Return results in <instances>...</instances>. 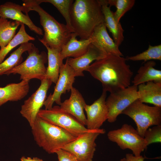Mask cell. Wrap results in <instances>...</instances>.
Segmentation results:
<instances>
[{"label": "cell", "instance_id": "1", "mask_svg": "<svg viewBox=\"0 0 161 161\" xmlns=\"http://www.w3.org/2000/svg\"><path fill=\"white\" fill-rule=\"evenodd\" d=\"M126 61L122 56L108 54L90 64L86 71L101 83L103 91L112 93L130 86L133 72Z\"/></svg>", "mask_w": 161, "mask_h": 161}, {"label": "cell", "instance_id": "2", "mask_svg": "<svg viewBox=\"0 0 161 161\" xmlns=\"http://www.w3.org/2000/svg\"><path fill=\"white\" fill-rule=\"evenodd\" d=\"M71 25L80 39L89 38L95 28L104 23L99 0H76L70 11Z\"/></svg>", "mask_w": 161, "mask_h": 161}, {"label": "cell", "instance_id": "3", "mask_svg": "<svg viewBox=\"0 0 161 161\" xmlns=\"http://www.w3.org/2000/svg\"><path fill=\"white\" fill-rule=\"evenodd\" d=\"M23 12L26 14L30 11L37 12L40 17V23L44 32L43 38L39 40L43 45L61 50L71 38V32L66 25L60 23L44 10L34 0H23Z\"/></svg>", "mask_w": 161, "mask_h": 161}, {"label": "cell", "instance_id": "4", "mask_svg": "<svg viewBox=\"0 0 161 161\" xmlns=\"http://www.w3.org/2000/svg\"><path fill=\"white\" fill-rule=\"evenodd\" d=\"M31 128L37 144L50 154L55 153L78 137L38 116Z\"/></svg>", "mask_w": 161, "mask_h": 161}, {"label": "cell", "instance_id": "5", "mask_svg": "<svg viewBox=\"0 0 161 161\" xmlns=\"http://www.w3.org/2000/svg\"><path fill=\"white\" fill-rule=\"evenodd\" d=\"M27 52L28 55L25 60L5 74H19L21 80L29 82L36 79L41 81L44 78L46 71L45 64L47 61V54L44 51L40 53L34 45Z\"/></svg>", "mask_w": 161, "mask_h": 161}, {"label": "cell", "instance_id": "6", "mask_svg": "<svg viewBox=\"0 0 161 161\" xmlns=\"http://www.w3.org/2000/svg\"><path fill=\"white\" fill-rule=\"evenodd\" d=\"M122 114L128 116L134 121L137 131L143 138L145 131L150 127L161 125V107L149 106L138 99L131 103Z\"/></svg>", "mask_w": 161, "mask_h": 161}, {"label": "cell", "instance_id": "7", "mask_svg": "<svg viewBox=\"0 0 161 161\" xmlns=\"http://www.w3.org/2000/svg\"><path fill=\"white\" fill-rule=\"evenodd\" d=\"M107 135L109 140L116 143L121 149H130L135 156L141 155L148 146L144 138L127 124H123L120 129L109 131Z\"/></svg>", "mask_w": 161, "mask_h": 161}, {"label": "cell", "instance_id": "8", "mask_svg": "<svg viewBox=\"0 0 161 161\" xmlns=\"http://www.w3.org/2000/svg\"><path fill=\"white\" fill-rule=\"evenodd\" d=\"M103 129L91 130L64 146L62 149L73 155L78 161H92L96 150L95 140L105 134Z\"/></svg>", "mask_w": 161, "mask_h": 161}, {"label": "cell", "instance_id": "9", "mask_svg": "<svg viewBox=\"0 0 161 161\" xmlns=\"http://www.w3.org/2000/svg\"><path fill=\"white\" fill-rule=\"evenodd\" d=\"M37 116L77 137L91 130L87 129L73 116L63 111L59 106H52L49 109H41Z\"/></svg>", "mask_w": 161, "mask_h": 161}, {"label": "cell", "instance_id": "10", "mask_svg": "<svg viewBox=\"0 0 161 161\" xmlns=\"http://www.w3.org/2000/svg\"><path fill=\"white\" fill-rule=\"evenodd\" d=\"M138 99L137 86L133 85L110 93L106 101L108 111V121L115 122L118 116Z\"/></svg>", "mask_w": 161, "mask_h": 161}, {"label": "cell", "instance_id": "11", "mask_svg": "<svg viewBox=\"0 0 161 161\" xmlns=\"http://www.w3.org/2000/svg\"><path fill=\"white\" fill-rule=\"evenodd\" d=\"M52 83L44 78L40 86L21 106L20 113L26 119L30 126H33L37 115L47 98V91Z\"/></svg>", "mask_w": 161, "mask_h": 161}, {"label": "cell", "instance_id": "12", "mask_svg": "<svg viewBox=\"0 0 161 161\" xmlns=\"http://www.w3.org/2000/svg\"><path fill=\"white\" fill-rule=\"evenodd\" d=\"M75 77L73 70L66 60L65 63H63L61 66L58 78L53 93L49 95L44 103L45 109H51L55 102L60 105L62 103L61 95L71 91Z\"/></svg>", "mask_w": 161, "mask_h": 161}, {"label": "cell", "instance_id": "13", "mask_svg": "<svg viewBox=\"0 0 161 161\" xmlns=\"http://www.w3.org/2000/svg\"><path fill=\"white\" fill-rule=\"evenodd\" d=\"M106 92L103 91L100 97L90 105H85L87 128L89 130L100 129L108 119V111L106 104Z\"/></svg>", "mask_w": 161, "mask_h": 161}, {"label": "cell", "instance_id": "14", "mask_svg": "<svg viewBox=\"0 0 161 161\" xmlns=\"http://www.w3.org/2000/svg\"><path fill=\"white\" fill-rule=\"evenodd\" d=\"M108 55L91 43L83 54L76 58H68L66 60L73 70L75 77L83 76H84L83 71H86L92 61L103 59Z\"/></svg>", "mask_w": 161, "mask_h": 161}, {"label": "cell", "instance_id": "15", "mask_svg": "<svg viewBox=\"0 0 161 161\" xmlns=\"http://www.w3.org/2000/svg\"><path fill=\"white\" fill-rule=\"evenodd\" d=\"M1 17L10 19L27 26L30 29L39 35H43L42 29L36 26L30 19L28 14H24L21 9V6L10 1L0 5Z\"/></svg>", "mask_w": 161, "mask_h": 161}, {"label": "cell", "instance_id": "16", "mask_svg": "<svg viewBox=\"0 0 161 161\" xmlns=\"http://www.w3.org/2000/svg\"><path fill=\"white\" fill-rule=\"evenodd\" d=\"M70 91L69 98L61 103L60 108L63 111L71 115L82 124L86 126V118L84 112L86 104L85 100L76 88L73 87Z\"/></svg>", "mask_w": 161, "mask_h": 161}, {"label": "cell", "instance_id": "17", "mask_svg": "<svg viewBox=\"0 0 161 161\" xmlns=\"http://www.w3.org/2000/svg\"><path fill=\"white\" fill-rule=\"evenodd\" d=\"M90 38L92 44L107 54L123 56L119 47L109 35L104 23L100 24L95 28Z\"/></svg>", "mask_w": 161, "mask_h": 161}, {"label": "cell", "instance_id": "18", "mask_svg": "<svg viewBox=\"0 0 161 161\" xmlns=\"http://www.w3.org/2000/svg\"><path fill=\"white\" fill-rule=\"evenodd\" d=\"M29 83L21 80L18 83H10L0 87V106L8 101H17L25 97L29 92Z\"/></svg>", "mask_w": 161, "mask_h": 161}, {"label": "cell", "instance_id": "19", "mask_svg": "<svg viewBox=\"0 0 161 161\" xmlns=\"http://www.w3.org/2000/svg\"><path fill=\"white\" fill-rule=\"evenodd\" d=\"M138 99L143 103H149L161 107V82L148 81L137 86Z\"/></svg>", "mask_w": 161, "mask_h": 161}, {"label": "cell", "instance_id": "20", "mask_svg": "<svg viewBox=\"0 0 161 161\" xmlns=\"http://www.w3.org/2000/svg\"><path fill=\"white\" fill-rule=\"evenodd\" d=\"M101 5L105 25L112 34L113 40L119 47L124 40L123 30L120 22L116 21L114 16V12L109 6L107 0H99Z\"/></svg>", "mask_w": 161, "mask_h": 161}, {"label": "cell", "instance_id": "21", "mask_svg": "<svg viewBox=\"0 0 161 161\" xmlns=\"http://www.w3.org/2000/svg\"><path fill=\"white\" fill-rule=\"evenodd\" d=\"M73 32L71 38L62 47L61 56L62 60L68 58H76L85 53L92 43L91 38L78 40Z\"/></svg>", "mask_w": 161, "mask_h": 161}, {"label": "cell", "instance_id": "22", "mask_svg": "<svg viewBox=\"0 0 161 161\" xmlns=\"http://www.w3.org/2000/svg\"><path fill=\"white\" fill-rule=\"evenodd\" d=\"M44 45L47 51L48 61L44 78L56 84L58 78L60 68L63 64L61 56V50Z\"/></svg>", "mask_w": 161, "mask_h": 161}, {"label": "cell", "instance_id": "23", "mask_svg": "<svg viewBox=\"0 0 161 161\" xmlns=\"http://www.w3.org/2000/svg\"><path fill=\"white\" fill-rule=\"evenodd\" d=\"M156 65L155 62L152 60L145 62L138 70L132 81L133 85L138 86L150 81L161 82V70L154 68Z\"/></svg>", "mask_w": 161, "mask_h": 161}, {"label": "cell", "instance_id": "24", "mask_svg": "<svg viewBox=\"0 0 161 161\" xmlns=\"http://www.w3.org/2000/svg\"><path fill=\"white\" fill-rule=\"evenodd\" d=\"M33 45L29 42L20 44L18 48L12 52L7 58L0 63V75L5 74L6 72L21 64L23 59V54L29 50Z\"/></svg>", "mask_w": 161, "mask_h": 161}, {"label": "cell", "instance_id": "25", "mask_svg": "<svg viewBox=\"0 0 161 161\" xmlns=\"http://www.w3.org/2000/svg\"><path fill=\"white\" fill-rule=\"evenodd\" d=\"M21 24L17 21H9L0 17V49L5 47L14 37Z\"/></svg>", "mask_w": 161, "mask_h": 161}, {"label": "cell", "instance_id": "26", "mask_svg": "<svg viewBox=\"0 0 161 161\" xmlns=\"http://www.w3.org/2000/svg\"><path fill=\"white\" fill-rule=\"evenodd\" d=\"M35 40L34 38L27 33L24 24L21 23L18 31L14 37L5 47L0 49V63L4 61L8 54L14 48L22 44Z\"/></svg>", "mask_w": 161, "mask_h": 161}, {"label": "cell", "instance_id": "27", "mask_svg": "<svg viewBox=\"0 0 161 161\" xmlns=\"http://www.w3.org/2000/svg\"><path fill=\"white\" fill-rule=\"evenodd\" d=\"M38 4H40L43 2L51 3L58 10L65 18L66 25L72 32H74L71 25L70 18V11L73 0H34Z\"/></svg>", "mask_w": 161, "mask_h": 161}, {"label": "cell", "instance_id": "28", "mask_svg": "<svg viewBox=\"0 0 161 161\" xmlns=\"http://www.w3.org/2000/svg\"><path fill=\"white\" fill-rule=\"evenodd\" d=\"M126 60L143 61L144 62L152 60L161 61V44L152 46L149 45L145 51L135 55L127 56Z\"/></svg>", "mask_w": 161, "mask_h": 161}, {"label": "cell", "instance_id": "29", "mask_svg": "<svg viewBox=\"0 0 161 161\" xmlns=\"http://www.w3.org/2000/svg\"><path fill=\"white\" fill-rule=\"evenodd\" d=\"M107 1L110 7L114 6L116 8V10L114 13V16L117 22H120L121 18L132 8L135 3L134 0H107Z\"/></svg>", "mask_w": 161, "mask_h": 161}, {"label": "cell", "instance_id": "30", "mask_svg": "<svg viewBox=\"0 0 161 161\" xmlns=\"http://www.w3.org/2000/svg\"><path fill=\"white\" fill-rule=\"evenodd\" d=\"M144 138L147 145L154 143L161 142V125L148 128L145 131Z\"/></svg>", "mask_w": 161, "mask_h": 161}, {"label": "cell", "instance_id": "31", "mask_svg": "<svg viewBox=\"0 0 161 161\" xmlns=\"http://www.w3.org/2000/svg\"><path fill=\"white\" fill-rule=\"evenodd\" d=\"M55 153L57 155L58 161H78L73 155L62 149H58Z\"/></svg>", "mask_w": 161, "mask_h": 161}, {"label": "cell", "instance_id": "32", "mask_svg": "<svg viewBox=\"0 0 161 161\" xmlns=\"http://www.w3.org/2000/svg\"><path fill=\"white\" fill-rule=\"evenodd\" d=\"M125 161H144L145 158L140 155L137 157L131 154L128 153L126 155Z\"/></svg>", "mask_w": 161, "mask_h": 161}, {"label": "cell", "instance_id": "33", "mask_svg": "<svg viewBox=\"0 0 161 161\" xmlns=\"http://www.w3.org/2000/svg\"><path fill=\"white\" fill-rule=\"evenodd\" d=\"M21 161H43L42 160L38 157L31 158L30 157H22L20 159Z\"/></svg>", "mask_w": 161, "mask_h": 161}, {"label": "cell", "instance_id": "34", "mask_svg": "<svg viewBox=\"0 0 161 161\" xmlns=\"http://www.w3.org/2000/svg\"><path fill=\"white\" fill-rule=\"evenodd\" d=\"M125 158H122L119 161H125Z\"/></svg>", "mask_w": 161, "mask_h": 161}, {"label": "cell", "instance_id": "35", "mask_svg": "<svg viewBox=\"0 0 161 161\" xmlns=\"http://www.w3.org/2000/svg\"><path fill=\"white\" fill-rule=\"evenodd\" d=\"M0 17H1V16H0Z\"/></svg>", "mask_w": 161, "mask_h": 161}]
</instances>
